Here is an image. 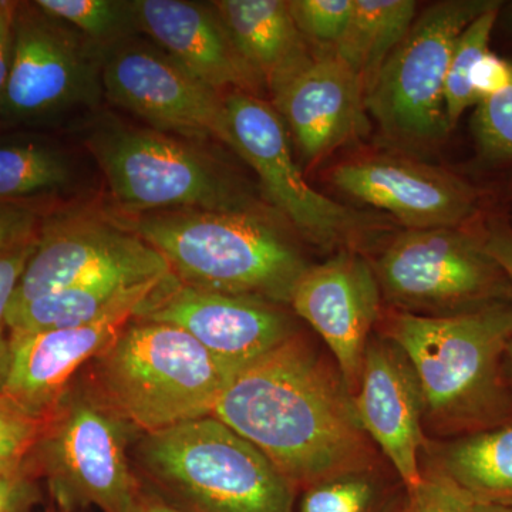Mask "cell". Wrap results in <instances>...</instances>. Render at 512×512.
Instances as JSON below:
<instances>
[{"label":"cell","instance_id":"b9f144b4","mask_svg":"<svg viewBox=\"0 0 512 512\" xmlns=\"http://www.w3.org/2000/svg\"><path fill=\"white\" fill-rule=\"evenodd\" d=\"M508 19H510V23H511V26H512V6H511V9H510V13H508Z\"/></svg>","mask_w":512,"mask_h":512},{"label":"cell","instance_id":"7bdbcfd3","mask_svg":"<svg viewBox=\"0 0 512 512\" xmlns=\"http://www.w3.org/2000/svg\"><path fill=\"white\" fill-rule=\"evenodd\" d=\"M402 507H403V505H402ZM397 512H402V508H400V510H399V511H397Z\"/></svg>","mask_w":512,"mask_h":512},{"label":"cell","instance_id":"9c48e42d","mask_svg":"<svg viewBox=\"0 0 512 512\" xmlns=\"http://www.w3.org/2000/svg\"><path fill=\"white\" fill-rule=\"evenodd\" d=\"M396 311L446 316L512 302V285L483 235L460 228L407 229L372 264Z\"/></svg>","mask_w":512,"mask_h":512},{"label":"cell","instance_id":"277c9868","mask_svg":"<svg viewBox=\"0 0 512 512\" xmlns=\"http://www.w3.org/2000/svg\"><path fill=\"white\" fill-rule=\"evenodd\" d=\"M235 373L184 330L133 318L93 360L89 382L143 434L211 416Z\"/></svg>","mask_w":512,"mask_h":512},{"label":"cell","instance_id":"d590c367","mask_svg":"<svg viewBox=\"0 0 512 512\" xmlns=\"http://www.w3.org/2000/svg\"><path fill=\"white\" fill-rule=\"evenodd\" d=\"M35 487L29 468L0 476V512H22L32 504Z\"/></svg>","mask_w":512,"mask_h":512},{"label":"cell","instance_id":"d6a6232c","mask_svg":"<svg viewBox=\"0 0 512 512\" xmlns=\"http://www.w3.org/2000/svg\"><path fill=\"white\" fill-rule=\"evenodd\" d=\"M37 238V237H36ZM35 241L0 255V394L8 380L12 363V345L8 329V311L20 276L25 271L30 256L35 251Z\"/></svg>","mask_w":512,"mask_h":512},{"label":"cell","instance_id":"6da1fadb","mask_svg":"<svg viewBox=\"0 0 512 512\" xmlns=\"http://www.w3.org/2000/svg\"><path fill=\"white\" fill-rule=\"evenodd\" d=\"M211 416L258 447L302 491L372 468V440L338 366L298 336L235 373Z\"/></svg>","mask_w":512,"mask_h":512},{"label":"cell","instance_id":"e575fe53","mask_svg":"<svg viewBox=\"0 0 512 512\" xmlns=\"http://www.w3.org/2000/svg\"><path fill=\"white\" fill-rule=\"evenodd\" d=\"M511 84L512 62L495 55L491 50L478 60L471 74V87L477 99V106L481 101L503 93Z\"/></svg>","mask_w":512,"mask_h":512},{"label":"cell","instance_id":"2e32d148","mask_svg":"<svg viewBox=\"0 0 512 512\" xmlns=\"http://www.w3.org/2000/svg\"><path fill=\"white\" fill-rule=\"evenodd\" d=\"M330 181L407 229L460 228L478 210L477 191L466 181L407 158L349 161L332 171Z\"/></svg>","mask_w":512,"mask_h":512},{"label":"cell","instance_id":"8992f818","mask_svg":"<svg viewBox=\"0 0 512 512\" xmlns=\"http://www.w3.org/2000/svg\"><path fill=\"white\" fill-rule=\"evenodd\" d=\"M133 427L90 382H74L47 414L29 461L66 511L136 512L141 490L130 461Z\"/></svg>","mask_w":512,"mask_h":512},{"label":"cell","instance_id":"30bf717a","mask_svg":"<svg viewBox=\"0 0 512 512\" xmlns=\"http://www.w3.org/2000/svg\"><path fill=\"white\" fill-rule=\"evenodd\" d=\"M103 47L33 3H16L12 59L0 96V121L36 124L104 96Z\"/></svg>","mask_w":512,"mask_h":512},{"label":"cell","instance_id":"d6986e66","mask_svg":"<svg viewBox=\"0 0 512 512\" xmlns=\"http://www.w3.org/2000/svg\"><path fill=\"white\" fill-rule=\"evenodd\" d=\"M140 305L123 306L79 328L10 336L12 363L2 394L25 412L45 419L76 373L116 339Z\"/></svg>","mask_w":512,"mask_h":512},{"label":"cell","instance_id":"5bb4252c","mask_svg":"<svg viewBox=\"0 0 512 512\" xmlns=\"http://www.w3.org/2000/svg\"><path fill=\"white\" fill-rule=\"evenodd\" d=\"M134 318L184 330L212 356L239 370L296 336L281 306L205 291L167 276Z\"/></svg>","mask_w":512,"mask_h":512},{"label":"cell","instance_id":"3957f363","mask_svg":"<svg viewBox=\"0 0 512 512\" xmlns=\"http://www.w3.org/2000/svg\"><path fill=\"white\" fill-rule=\"evenodd\" d=\"M124 225L163 256L178 281L205 291L291 305L309 268L258 211H154Z\"/></svg>","mask_w":512,"mask_h":512},{"label":"cell","instance_id":"8d00e7d4","mask_svg":"<svg viewBox=\"0 0 512 512\" xmlns=\"http://www.w3.org/2000/svg\"><path fill=\"white\" fill-rule=\"evenodd\" d=\"M484 247L501 266L512 285V227L503 218L488 224L483 235Z\"/></svg>","mask_w":512,"mask_h":512},{"label":"cell","instance_id":"d4e9b609","mask_svg":"<svg viewBox=\"0 0 512 512\" xmlns=\"http://www.w3.org/2000/svg\"><path fill=\"white\" fill-rule=\"evenodd\" d=\"M72 157L46 138L0 137V202L26 204L73 184Z\"/></svg>","mask_w":512,"mask_h":512},{"label":"cell","instance_id":"ba28073f","mask_svg":"<svg viewBox=\"0 0 512 512\" xmlns=\"http://www.w3.org/2000/svg\"><path fill=\"white\" fill-rule=\"evenodd\" d=\"M498 0H446L424 10L365 94L366 110L406 148L440 143L447 124L444 86L458 36Z\"/></svg>","mask_w":512,"mask_h":512},{"label":"cell","instance_id":"4dcf8cb0","mask_svg":"<svg viewBox=\"0 0 512 512\" xmlns=\"http://www.w3.org/2000/svg\"><path fill=\"white\" fill-rule=\"evenodd\" d=\"M355 0H291L292 18L306 42L333 49L348 29Z\"/></svg>","mask_w":512,"mask_h":512},{"label":"cell","instance_id":"5b68a950","mask_svg":"<svg viewBox=\"0 0 512 512\" xmlns=\"http://www.w3.org/2000/svg\"><path fill=\"white\" fill-rule=\"evenodd\" d=\"M133 454L184 512H295L298 491L268 457L214 416L143 433Z\"/></svg>","mask_w":512,"mask_h":512},{"label":"cell","instance_id":"ac0fdd59","mask_svg":"<svg viewBox=\"0 0 512 512\" xmlns=\"http://www.w3.org/2000/svg\"><path fill=\"white\" fill-rule=\"evenodd\" d=\"M355 402L367 436L392 464L404 491L412 490L423 473V396L412 363L392 340L380 336L367 343Z\"/></svg>","mask_w":512,"mask_h":512},{"label":"cell","instance_id":"74e56055","mask_svg":"<svg viewBox=\"0 0 512 512\" xmlns=\"http://www.w3.org/2000/svg\"><path fill=\"white\" fill-rule=\"evenodd\" d=\"M16 2H0V96L5 89L12 59L13 16Z\"/></svg>","mask_w":512,"mask_h":512},{"label":"cell","instance_id":"7c38bea8","mask_svg":"<svg viewBox=\"0 0 512 512\" xmlns=\"http://www.w3.org/2000/svg\"><path fill=\"white\" fill-rule=\"evenodd\" d=\"M101 83L111 103L153 130L188 141L212 138L232 148L224 97L156 43L130 36L103 47Z\"/></svg>","mask_w":512,"mask_h":512},{"label":"cell","instance_id":"603a6c76","mask_svg":"<svg viewBox=\"0 0 512 512\" xmlns=\"http://www.w3.org/2000/svg\"><path fill=\"white\" fill-rule=\"evenodd\" d=\"M433 466L476 501L512 504V419L444 441L436 448Z\"/></svg>","mask_w":512,"mask_h":512},{"label":"cell","instance_id":"cb8c5ba5","mask_svg":"<svg viewBox=\"0 0 512 512\" xmlns=\"http://www.w3.org/2000/svg\"><path fill=\"white\" fill-rule=\"evenodd\" d=\"M413 0H355L345 35L333 53L359 77L365 94L416 20Z\"/></svg>","mask_w":512,"mask_h":512},{"label":"cell","instance_id":"4fadbf2b","mask_svg":"<svg viewBox=\"0 0 512 512\" xmlns=\"http://www.w3.org/2000/svg\"><path fill=\"white\" fill-rule=\"evenodd\" d=\"M170 274L163 256L126 225L76 212L55 215L40 222L35 251L10 306L90 282L143 284Z\"/></svg>","mask_w":512,"mask_h":512},{"label":"cell","instance_id":"44dd1931","mask_svg":"<svg viewBox=\"0 0 512 512\" xmlns=\"http://www.w3.org/2000/svg\"><path fill=\"white\" fill-rule=\"evenodd\" d=\"M212 6L239 56L271 94L311 62L286 0H218Z\"/></svg>","mask_w":512,"mask_h":512},{"label":"cell","instance_id":"4316f807","mask_svg":"<svg viewBox=\"0 0 512 512\" xmlns=\"http://www.w3.org/2000/svg\"><path fill=\"white\" fill-rule=\"evenodd\" d=\"M503 3L488 9L470 23L458 36L456 46L448 64L444 103L448 127L454 128L464 111L477 106V99L471 87V74L478 60L490 50L491 35Z\"/></svg>","mask_w":512,"mask_h":512},{"label":"cell","instance_id":"484cf974","mask_svg":"<svg viewBox=\"0 0 512 512\" xmlns=\"http://www.w3.org/2000/svg\"><path fill=\"white\" fill-rule=\"evenodd\" d=\"M299 493L295 512H397L404 500L394 494L376 467L323 478Z\"/></svg>","mask_w":512,"mask_h":512},{"label":"cell","instance_id":"60d3db41","mask_svg":"<svg viewBox=\"0 0 512 512\" xmlns=\"http://www.w3.org/2000/svg\"><path fill=\"white\" fill-rule=\"evenodd\" d=\"M504 373L505 377H507V382L508 384H510L512 390V339L510 340V343H508L507 349H505Z\"/></svg>","mask_w":512,"mask_h":512},{"label":"cell","instance_id":"ab89813d","mask_svg":"<svg viewBox=\"0 0 512 512\" xmlns=\"http://www.w3.org/2000/svg\"><path fill=\"white\" fill-rule=\"evenodd\" d=\"M476 512H512V504L481 503V501H476Z\"/></svg>","mask_w":512,"mask_h":512},{"label":"cell","instance_id":"52a82bcc","mask_svg":"<svg viewBox=\"0 0 512 512\" xmlns=\"http://www.w3.org/2000/svg\"><path fill=\"white\" fill-rule=\"evenodd\" d=\"M113 197L130 214L165 210L255 211L201 150L153 128L104 121L86 140Z\"/></svg>","mask_w":512,"mask_h":512},{"label":"cell","instance_id":"f546056e","mask_svg":"<svg viewBox=\"0 0 512 512\" xmlns=\"http://www.w3.org/2000/svg\"><path fill=\"white\" fill-rule=\"evenodd\" d=\"M46 419V417H45ZM45 419L32 416L0 394V476L28 468Z\"/></svg>","mask_w":512,"mask_h":512},{"label":"cell","instance_id":"f35d334b","mask_svg":"<svg viewBox=\"0 0 512 512\" xmlns=\"http://www.w3.org/2000/svg\"><path fill=\"white\" fill-rule=\"evenodd\" d=\"M136 512H184L161 498L160 495L141 493Z\"/></svg>","mask_w":512,"mask_h":512},{"label":"cell","instance_id":"1f68e13d","mask_svg":"<svg viewBox=\"0 0 512 512\" xmlns=\"http://www.w3.org/2000/svg\"><path fill=\"white\" fill-rule=\"evenodd\" d=\"M402 512H476V500L430 464L423 468L420 483L404 491Z\"/></svg>","mask_w":512,"mask_h":512},{"label":"cell","instance_id":"9a60e30c","mask_svg":"<svg viewBox=\"0 0 512 512\" xmlns=\"http://www.w3.org/2000/svg\"><path fill=\"white\" fill-rule=\"evenodd\" d=\"M382 299L372 264L355 249L309 266L293 289V311L325 340L353 396Z\"/></svg>","mask_w":512,"mask_h":512},{"label":"cell","instance_id":"e0dca14e","mask_svg":"<svg viewBox=\"0 0 512 512\" xmlns=\"http://www.w3.org/2000/svg\"><path fill=\"white\" fill-rule=\"evenodd\" d=\"M274 109L306 163L332 156L366 133L365 87L330 49L272 93Z\"/></svg>","mask_w":512,"mask_h":512},{"label":"cell","instance_id":"7402d4cb","mask_svg":"<svg viewBox=\"0 0 512 512\" xmlns=\"http://www.w3.org/2000/svg\"><path fill=\"white\" fill-rule=\"evenodd\" d=\"M165 278L143 284L119 279L90 282L46 293L23 305L10 306L6 319L9 335H29L89 325L123 306L140 305Z\"/></svg>","mask_w":512,"mask_h":512},{"label":"cell","instance_id":"f1b7e54d","mask_svg":"<svg viewBox=\"0 0 512 512\" xmlns=\"http://www.w3.org/2000/svg\"><path fill=\"white\" fill-rule=\"evenodd\" d=\"M471 120L478 154L488 163L512 161V84L503 93L481 101Z\"/></svg>","mask_w":512,"mask_h":512},{"label":"cell","instance_id":"ffe728a7","mask_svg":"<svg viewBox=\"0 0 512 512\" xmlns=\"http://www.w3.org/2000/svg\"><path fill=\"white\" fill-rule=\"evenodd\" d=\"M134 18L158 47L211 89L255 94L262 86L239 56L214 6L185 0H136Z\"/></svg>","mask_w":512,"mask_h":512},{"label":"cell","instance_id":"83f0119b","mask_svg":"<svg viewBox=\"0 0 512 512\" xmlns=\"http://www.w3.org/2000/svg\"><path fill=\"white\" fill-rule=\"evenodd\" d=\"M43 12L72 26L101 47L130 37L137 29L133 2L117 0H37Z\"/></svg>","mask_w":512,"mask_h":512},{"label":"cell","instance_id":"836d02e7","mask_svg":"<svg viewBox=\"0 0 512 512\" xmlns=\"http://www.w3.org/2000/svg\"><path fill=\"white\" fill-rule=\"evenodd\" d=\"M40 222L30 205L0 202V255L35 241Z\"/></svg>","mask_w":512,"mask_h":512},{"label":"cell","instance_id":"7a4b0ae2","mask_svg":"<svg viewBox=\"0 0 512 512\" xmlns=\"http://www.w3.org/2000/svg\"><path fill=\"white\" fill-rule=\"evenodd\" d=\"M419 379L424 426L454 439L512 419L504 355L512 339V302L423 316L393 311L383 320Z\"/></svg>","mask_w":512,"mask_h":512},{"label":"cell","instance_id":"8fae6325","mask_svg":"<svg viewBox=\"0 0 512 512\" xmlns=\"http://www.w3.org/2000/svg\"><path fill=\"white\" fill-rule=\"evenodd\" d=\"M232 150L258 175L266 197L296 231L322 248L355 249L369 237L372 222L343 207L306 183L293 160L284 121L274 106L255 94L229 92L224 97Z\"/></svg>","mask_w":512,"mask_h":512}]
</instances>
